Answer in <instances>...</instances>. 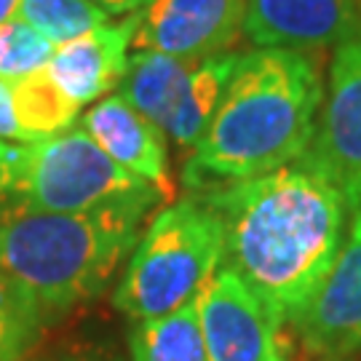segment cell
<instances>
[{"instance_id": "7a4b0ae2", "label": "cell", "mask_w": 361, "mask_h": 361, "mask_svg": "<svg viewBox=\"0 0 361 361\" xmlns=\"http://www.w3.org/2000/svg\"><path fill=\"white\" fill-rule=\"evenodd\" d=\"M324 86L322 54H241L204 137L190 147L185 185L201 193L302 158L316 134Z\"/></svg>"}, {"instance_id": "6da1fadb", "label": "cell", "mask_w": 361, "mask_h": 361, "mask_svg": "<svg viewBox=\"0 0 361 361\" xmlns=\"http://www.w3.org/2000/svg\"><path fill=\"white\" fill-rule=\"evenodd\" d=\"M201 198L222 225V265L235 271L284 326L319 289L348 235L343 195L297 158Z\"/></svg>"}, {"instance_id": "52a82bcc", "label": "cell", "mask_w": 361, "mask_h": 361, "mask_svg": "<svg viewBox=\"0 0 361 361\" xmlns=\"http://www.w3.org/2000/svg\"><path fill=\"white\" fill-rule=\"evenodd\" d=\"M302 161L340 190L350 217H361V35L332 54L316 134Z\"/></svg>"}, {"instance_id": "7c38bea8", "label": "cell", "mask_w": 361, "mask_h": 361, "mask_svg": "<svg viewBox=\"0 0 361 361\" xmlns=\"http://www.w3.org/2000/svg\"><path fill=\"white\" fill-rule=\"evenodd\" d=\"M80 126L118 166L150 182L164 198L174 195L166 134L150 118L134 110L121 94H110L91 104Z\"/></svg>"}, {"instance_id": "ac0fdd59", "label": "cell", "mask_w": 361, "mask_h": 361, "mask_svg": "<svg viewBox=\"0 0 361 361\" xmlns=\"http://www.w3.org/2000/svg\"><path fill=\"white\" fill-rule=\"evenodd\" d=\"M54 51L56 46L51 40L19 16H11L0 25V78L19 80L40 73L49 67Z\"/></svg>"}, {"instance_id": "4fadbf2b", "label": "cell", "mask_w": 361, "mask_h": 361, "mask_svg": "<svg viewBox=\"0 0 361 361\" xmlns=\"http://www.w3.org/2000/svg\"><path fill=\"white\" fill-rule=\"evenodd\" d=\"M131 32V16H123L118 25L110 22L56 46L49 62L56 86L80 107L118 91L129 65Z\"/></svg>"}, {"instance_id": "ffe728a7", "label": "cell", "mask_w": 361, "mask_h": 361, "mask_svg": "<svg viewBox=\"0 0 361 361\" xmlns=\"http://www.w3.org/2000/svg\"><path fill=\"white\" fill-rule=\"evenodd\" d=\"M91 6H97L107 16H129V13L145 8L150 0H86Z\"/></svg>"}, {"instance_id": "2e32d148", "label": "cell", "mask_w": 361, "mask_h": 361, "mask_svg": "<svg viewBox=\"0 0 361 361\" xmlns=\"http://www.w3.org/2000/svg\"><path fill=\"white\" fill-rule=\"evenodd\" d=\"M16 16L35 27L54 46L110 25V16L86 0H19Z\"/></svg>"}, {"instance_id": "44dd1931", "label": "cell", "mask_w": 361, "mask_h": 361, "mask_svg": "<svg viewBox=\"0 0 361 361\" xmlns=\"http://www.w3.org/2000/svg\"><path fill=\"white\" fill-rule=\"evenodd\" d=\"M16 8H19V0H0V25L16 16Z\"/></svg>"}, {"instance_id": "9a60e30c", "label": "cell", "mask_w": 361, "mask_h": 361, "mask_svg": "<svg viewBox=\"0 0 361 361\" xmlns=\"http://www.w3.org/2000/svg\"><path fill=\"white\" fill-rule=\"evenodd\" d=\"M131 361H209L195 302L164 319L131 322Z\"/></svg>"}, {"instance_id": "8992f818", "label": "cell", "mask_w": 361, "mask_h": 361, "mask_svg": "<svg viewBox=\"0 0 361 361\" xmlns=\"http://www.w3.org/2000/svg\"><path fill=\"white\" fill-rule=\"evenodd\" d=\"M238 56V51L217 56L134 51L116 94L150 118L177 147H193L217 110Z\"/></svg>"}, {"instance_id": "5b68a950", "label": "cell", "mask_w": 361, "mask_h": 361, "mask_svg": "<svg viewBox=\"0 0 361 361\" xmlns=\"http://www.w3.org/2000/svg\"><path fill=\"white\" fill-rule=\"evenodd\" d=\"M222 265V225L214 209L190 193L161 209L131 249L116 289V308L131 322L164 319L193 305Z\"/></svg>"}, {"instance_id": "7402d4cb", "label": "cell", "mask_w": 361, "mask_h": 361, "mask_svg": "<svg viewBox=\"0 0 361 361\" xmlns=\"http://www.w3.org/2000/svg\"><path fill=\"white\" fill-rule=\"evenodd\" d=\"M313 361H361V356H350V359H313Z\"/></svg>"}, {"instance_id": "5bb4252c", "label": "cell", "mask_w": 361, "mask_h": 361, "mask_svg": "<svg viewBox=\"0 0 361 361\" xmlns=\"http://www.w3.org/2000/svg\"><path fill=\"white\" fill-rule=\"evenodd\" d=\"M11 91L16 121L27 142H38V140L67 131L70 126H75L78 116L83 110L75 99H70L56 86L49 67L27 78H19V80H11Z\"/></svg>"}, {"instance_id": "30bf717a", "label": "cell", "mask_w": 361, "mask_h": 361, "mask_svg": "<svg viewBox=\"0 0 361 361\" xmlns=\"http://www.w3.org/2000/svg\"><path fill=\"white\" fill-rule=\"evenodd\" d=\"M129 16L134 51L217 56L244 35L246 0H150Z\"/></svg>"}, {"instance_id": "ba28073f", "label": "cell", "mask_w": 361, "mask_h": 361, "mask_svg": "<svg viewBox=\"0 0 361 361\" xmlns=\"http://www.w3.org/2000/svg\"><path fill=\"white\" fill-rule=\"evenodd\" d=\"M195 316L209 361H286L279 319L228 265L195 297Z\"/></svg>"}, {"instance_id": "8fae6325", "label": "cell", "mask_w": 361, "mask_h": 361, "mask_svg": "<svg viewBox=\"0 0 361 361\" xmlns=\"http://www.w3.org/2000/svg\"><path fill=\"white\" fill-rule=\"evenodd\" d=\"M244 35L257 49L322 54L361 35V0H246Z\"/></svg>"}, {"instance_id": "3957f363", "label": "cell", "mask_w": 361, "mask_h": 361, "mask_svg": "<svg viewBox=\"0 0 361 361\" xmlns=\"http://www.w3.org/2000/svg\"><path fill=\"white\" fill-rule=\"evenodd\" d=\"M140 235L142 217L118 212L6 214L0 217V276L51 324L102 295Z\"/></svg>"}, {"instance_id": "277c9868", "label": "cell", "mask_w": 361, "mask_h": 361, "mask_svg": "<svg viewBox=\"0 0 361 361\" xmlns=\"http://www.w3.org/2000/svg\"><path fill=\"white\" fill-rule=\"evenodd\" d=\"M158 201H164V195L150 182L118 166L83 126H70L38 142H13L11 147V193L6 214L118 212L145 219Z\"/></svg>"}, {"instance_id": "e0dca14e", "label": "cell", "mask_w": 361, "mask_h": 361, "mask_svg": "<svg viewBox=\"0 0 361 361\" xmlns=\"http://www.w3.org/2000/svg\"><path fill=\"white\" fill-rule=\"evenodd\" d=\"M46 329V319L16 286L0 276V361H25Z\"/></svg>"}, {"instance_id": "603a6c76", "label": "cell", "mask_w": 361, "mask_h": 361, "mask_svg": "<svg viewBox=\"0 0 361 361\" xmlns=\"http://www.w3.org/2000/svg\"><path fill=\"white\" fill-rule=\"evenodd\" d=\"M56 361H89V359H56Z\"/></svg>"}, {"instance_id": "9c48e42d", "label": "cell", "mask_w": 361, "mask_h": 361, "mask_svg": "<svg viewBox=\"0 0 361 361\" xmlns=\"http://www.w3.org/2000/svg\"><path fill=\"white\" fill-rule=\"evenodd\" d=\"M289 329L310 359L361 356V217H353L340 255Z\"/></svg>"}, {"instance_id": "d6986e66", "label": "cell", "mask_w": 361, "mask_h": 361, "mask_svg": "<svg viewBox=\"0 0 361 361\" xmlns=\"http://www.w3.org/2000/svg\"><path fill=\"white\" fill-rule=\"evenodd\" d=\"M0 142H27L13 110L11 80L6 78H0Z\"/></svg>"}]
</instances>
